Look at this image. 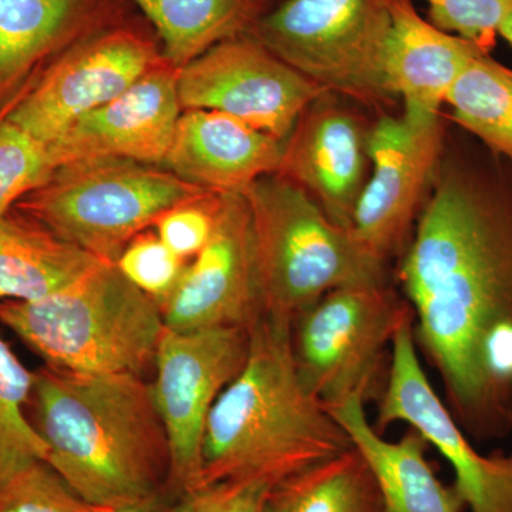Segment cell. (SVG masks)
Segmentation results:
<instances>
[{
	"instance_id": "d6986e66",
	"label": "cell",
	"mask_w": 512,
	"mask_h": 512,
	"mask_svg": "<svg viewBox=\"0 0 512 512\" xmlns=\"http://www.w3.org/2000/svg\"><path fill=\"white\" fill-rule=\"evenodd\" d=\"M130 0H0V96L45 60L128 18Z\"/></svg>"
},
{
	"instance_id": "e0dca14e",
	"label": "cell",
	"mask_w": 512,
	"mask_h": 512,
	"mask_svg": "<svg viewBox=\"0 0 512 512\" xmlns=\"http://www.w3.org/2000/svg\"><path fill=\"white\" fill-rule=\"evenodd\" d=\"M284 141L214 110H183L161 167L204 190L242 194L278 173Z\"/></svg>"
},
{
	"instance_id": "1f68e13d",
	"label": "cell",
	"mask_w": 512,
	"mask_h": 512,
	"mask_svg": "<svg viewBox=\"0 0 512 512\" xmlns=\"http://www.w3.org/2000/svg\"><path fill=\"white\" fill-rule=\"evenodd\" d=\"M99 512H165L161 505L160 495L116 505V507L100 508Z\"/></svg>"
},
{
	"instance_id": "cb8c5ba5",
	"label": "cell",
	"mask_w": 512,
	"mask_h": 512,
	"mask_svg": "<svg viewBox=\"0 0 512 512\" xmlns=\"http://www.w3.org/2000/svg\"><path fill=\"white\" fill-rule=\"evenodd\" d=\"M448 119L512 165V69L491 56L474 57L448 93Z\"/></svg>"
},
{
	"instance_id": "ba28073f",
	"label": "cell",
	"mask_w": 512,
	"mask_h": 512,
	"mask_svg": "<svg viewBox=\"0 0 512 512\" xmlns=\"http://www.w3.org/2000/svg\"><path fill=\"white\" fill-rule=\"evenodd\" d=\"M410 313L390 282L326 293L292 322L293 355L303 383L326 407L353 397L379 402L394 335Z\"/></svg>"
},
{
	"instance_id": "603a6c76",
	"label": "cell",
	"mask_w": 512,
	"mask_h": 512,
	"mask_svg": "<svg viewBox=\"0 0 512 512\" xmlns=\"http://www.w3.org/2000/svg\"><path fill=\"white\" fill-rule=\"evenodd\" d=\"M264 512H382L372 468L355 446L279 481Z\"/></svg>"
},
{
	"instance_id": "44dd1931",
	"label": "cell",
	"mask_w": 512,
	"mask_h": 512,
	"mask_svg": "<svg viewBox=\"0 0 512 512\" xmlns=\"http://www.w3.org/2000/svg\"><path fill=\"white\" fill-rule=\"evenodd\" d=\"M101 261L30 218H0V302L39 301Z\"/></svg>"
},
{
	"instance_id": "5bb4252c",
	"label": "cell",
	"mask_w": 512,
	"mask_h": 512,
	"mask_svg": "<svg viewBox=\"0 0 512 512\" xmlns=\"http://www.w3.org/2000/svg\"><path fill=\"white\" fill-rule=\"evenodd\" d=\"M173 330L251 329L265 315L251 211L239 192L221 194L211 239L161 306Z\"/></svg>"
},
{
	"instance_id": "277c9868",
	"label": "cell",
	"mask_w": 512,
	"mask_h": 512,
	"mask_svg": "<svg viewBox=\"0 0 512 512\" xmlns=\"http://www.w3.org/2000/svg\"><path fill=\"white\" fill-rule=\"evenodd\" d=\"M0 322L49 367L83 375L143 377L165 329L160 305L107 261L39 301L0 302Z\"/></svg>"
},
{
	"instance_id": "4fadbf2b",
	"label": "cell",
	"mask_w": 512,
	"mask_h": 512,
	"mask_svg": "<svg viewBox=\"0 0 512 512\" xmlns=\"http://www.w3.org/2000/svg\"><path fill=\"white\" fill-rule=\"evenodd\" d=\"M325 92L249 35L218 43L178 70L183 110L220 111L281 141Z\"/></svg>"
},
{
	"instance_id": "8992f818",
	"label": "cell",
	"mask_w": 512,
	"mask_h": 512,
	"mask_svg": "<svg viewBox=\"0 0 512 512\" xmlns=\"http://www.w3.org/2000/svg\"><path fill=\"white\" fill-rule=\"evenodd\" d=\"M207 192L160 165L93 158L60 165L16 205L60 238L116 264L128 242L165 211Z\"/></svg>"
},
{
	"instance_id": "7402d4cb",
	"label": "cell",
	"mask_w": 512,
	"mask_h": 512,
	"mask_svg": "<svg viewBox=\"0 0 512 512\" xmlns=\"http://www.w3.org/2000/svg\"><path fill=\"white\" fill-rule=\"evenodd\" d=\"M156 33L163 55L184 67L218 43L248 35L275 0H130Z\"/></svg>"
},
{
	"instance_id": "d4e9b609",
	"label": "cell",
	"mask_w": 512,
	"mask_h": 512,
	"mask_svg": "<svg viewBox=\"0 0 512 512\" xmlns=\"http://www.w3.org/2000/svg\"><path fill=\"white\" fill-rule=\"evenodd\" d=\"M35 386L29 372L0 335V488L19 471L46 463L49 448L25 413Z\"/></svg>"
},
{
	"instance_id": "484cf974",
	"label": "cell",
	"mask_w": 512,
	"mask_h": 512,
	"mask_svg": "<svg viewBox=\"0 0 512 512\" xmlns=\"http://www.w3.org/2000/svg\"><path fill=\"white\" fill-rule=\"evenodd\" d=\"M55 170L46 144L0 117V218Z\"/></svg>"
},
{
	"instance_id": "f1b7e54d",
	"label": "cell",
	"mask_w": 512,
	"mask_h": 512,
	"mask_svg": "<svg viewBox=\"0 0 512 512\" xmlns=\"http://www.w3.org/2000/svg\"><path fill=\"white\" fill-rule=\"evenodd\" d=\"M429 20L444 32L453 33L493 52L501 25L512 10V0H426Z\"/></svg>"
},
{
	"instance_id": "f546056e",
	"label": "cell",
	"mask_w": 512,
	"mask_h": 512,
	"mask_svg": "<svg viewBox=\"0 0 512 512\" xmlns=\"http://www.w3.org/2000/svg\"><path fill=\"white\" fill-rule=\"evenodd\" d=\"M221 194L207 192L175 205L154 222L161 241L181 258L194 259L211 239L220 211Z\"/></svg>"
},
{
	"instance_id": "3957f363",
	"label": "cell",
	"mask_w": 512,
	"mask_h": 512,
	"mask_svg": "<svg viewBox=\"0 0 512 512\" xmlns=\"http://www.w3.org/2000/svg\"><path fill=\"white\" fill-rule=\"evenodd\" d=\"M36 430L46 464L94 507L160 495L170 451L150 383L134 375L35 373Z\"/></svg>"
},
{
	"instance_id": "7a4b0ae2",
	"label": "cell",
	"mask_w": 512,
	"mask_h": 512,
	"mask_svg": "<svg viewBox=\"0 0 512 512\" xmlns=\"http://www.w3.org/2000/svg\"><path fill=\"white\" fill-rule=\"evenodd\" d=\"M352 447L299 375L291 320L262 316L249 329L247 362L208 416L200 487L221 481L274 487Z\"/></svg>"
},
{
	"instance_id": "4316f807",
	"label": "cell",
	"mask_w": 512,
	"mask_h": 512,
	"mask_svg": "<svg viewBox=\"0 0 512 512\" xmlns=\"http://www.w3.org/2000/svg\"><path fill=\"white\" fill-rule=\"evenodd\" d=\"M190 262L167 247L156 231H144L128 242L116 265L124 276L161 306L173 296Z\"/></svg>"
},
{
	"instance_id": "5b68a950",
	"label": "cell",
	"mask_w": 512,
	"mask_h": 512,
	"mask_svg": "<svg viewBox=\"0 0 512 512\" xmlns=\"http://www.w3.org/2000/svg\"><path fill=\"white\" fill-rule=\"evenodd\" d=\"M251 211L265 315L295 320L326 293L389 282L390 266L278 174L242 192Z\"/></svg>"
},
{
	"instance_id": "ac0fdd59",
	"label": "cell",
	"mask_w": 512,
	"mask_h": 512,
	"mask_svg": "<svg viewBox=\"0 0 512 512\" xmlns=\"http://www.w3.org/2000/svg\"><path fill=\"white\" fill-rule=\"evenodd\" d=\"M387 3L390 33L384 64L390 89L403 101L407 120L417 124L439 120L460 74L474 57L487 52L424 19L413 0Z\"/></svg>"
},
{
	"instance_id": "9a60e30c",
	"label": "cell",
	"mask_w": 512,
	"mask_h": 512,
	"mask_svg": "<svg viewBox=\"0 0 512 512\" xmlns=\"http://www.w3.org/2000/svg\"><path fill=\"white\" fill-rule=\"evenodd\" d=\"M366 110L325 92L302 111L284 141L278 175L305 191L333 224L352 229L370 175Z\"/></svg>"
},
{
	"instance_id": "8fae6325",
	"label": "cell",
	"mask_w": 512,
	"mask_h": 512,
	"mask_svg": "<svg viewBox=\"0 0 512 512\" xmlns=\"http://www.w3.org/2000/svg\"><path fill=\"white\" fill-rule=\"evenodd\" d=\"M446 116L412 123L383 114L369 136L370 175L353 217V234L375 258L389 265L402 258L429 198L444 140Z\"/></svg>"
},
{
	"instance_id": "d6a6232c",
	"label": "cell",
	"mask_w": 512,
	"mask_h": 512,
	"mask_svg": "<svg viewBox=\"0 0 512 512\" xmlns=\"http://www.w3.org/2000/svg\"><path fill=\"white\" fill-rule=\"evenodd\" d=\"M498 36L503 37V39L507 40L512 46V10L510 15L507 16V19L504 20L503 25H501Z\"/></svg>"
},
{
	"instance_id": "4dcf8cb0",
	"label": "cell",
	"mask_w": 512,
	"mask_h": 512,
	"mask_svg": "<svg viewBox=\"0 0 512 512\" xmlns=\"http://www.w3.org/2000/svg\"><path fill=\"white\" fill-rule=\"evenodd\" d=\"M272 485L262 481H221L180 495L171 512H264Z\"/></svg>"
},
{
	"instance_id": "83f0119b",
	"label": "cell",
	"mask_w": 512,
	"mask_h": 512,
	"mask_svg": "<svg viewBox=\"0 0 512 512\" xmlns=\"http://www.w3.org/2000/svg\"><path fill=\"white\" fill-rule=\"evenodd\" d=\"M46 463L19 471L0 488V512H99Z\"/></svg>"
},
{
	"instance_id": "9c48e42d",
	"label": "cell",
	"mask_w": 512,
	"mask_h": 512,
	"mask_svg": "<svg viewBox=\"0 0 512 512\" xmlns=\"http://www.w3.org/2000/svg\"><path fill=\"white\" fill-rule=\"evenodd\" d=\"M249 330L164 329L150 383L170 451L168 484L178 494L200 487L202 441L212 407L247 362Z\"/></svg>"
},
{
	"instance_id": "ffe728a7",
	"label": "cell",
	"mask_w": 512,
	"mask_h": 512,
	"mask_svg": "<svg viewBox=\"0 0 512 512\" xmlns=\"http://www.w3.org/2000/svg\"><path fill=\"white\" fill-rule=\"evenodd\" d=\"M366 403L353 397L326 407L348 433L375 474L382 512H463L453 485L441 483L426 457L427 441L412 429L397 441L384 440L367 419Z\"/></svg>"
},
{
	"instance_id": "6da1fadb",
	"label": "cell",
	"mask_w": 512,
	"mask_h": 512,
	"mask_svg": "<svg viewBox=\"0 0 512 512\" xmlns=\"http://www.w3.org/2000/svg\"><path fill=\"white\" fill-rule=\"evenodd\" d=\"M397 279L458 426L476 440L510 436L512 165L457 126Z\"/></svg>"
},
{
	"instance_id": "52a82bcc",
	"label": "cell",
	"mask_w": 512,
	"mask_h": 512,
	"mask_svg": "<svg viewBox=\"0 0 512 512\" xmlns=\"http://www.w3.org/2000/svg\"><path fill=\"white\" fill-rule=\"evenodd\" d=\"M387 0H282L248 33L269 52L370 113L393 114L386 77Z\"/></svg>"
},
{
	"instance_id": "2e32d148",
	"label": "cell",
	"mask_w": 512,
	"mask_h": 512,
	"mask_svg": "<svg viewBox=\"0 0 512 512\" xmlns=\"http://www.w3.org/2000/svg\"><path fill=\"white\" fill-rule=\"evenodd\" d=\"M178 70L165 59L117 99L74 121L47 146L55 167L93 158L161 167L183 113Z\"/></svg>"
},
{
	"instance_id": "7c38bea8",
	"label": "cell",
	"mask_w": 512,
	"mask_h": 512,
	"mask_svg": "<svg viewBox=\"0 0 512 512\" xmlns=\"http://www.w3.org/2000/svg\"><path fill=\"white\" fill-rule=\"evenodd\" d=\"M377 409L379 433L399 421L409 424L446 458L453 488L470 512H512V451L483 454L468 440L421 366L412 313L394 335L389 379Z\"/></svg>"
},
{
	"instance_id": "30bf717a",
	"label": "cell",
	"mask_w": 512,
	"mask_h": 512,
	"mask_svg": "<svg viewBox=\"0 0 512 512\" xmlns=\"http://www.w3.org/2000/svg\"><path fill=\"white\" fill-rule=\"evenodd\" d=\"M164 60L154 30L121 20L53 59L6 119L49 146L74 121L117 99Z\"/></svg>"
}]
</instances>
